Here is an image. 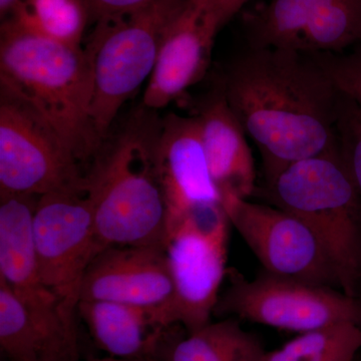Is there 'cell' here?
<instances>
[{"mask_svg":"<svg viewBox=\"0 0 361 361\" xmlns=\"http://www.w3.org/2000/svg\"><path fill=\"white\" fill-rule=\"evenodd\" d=\"M0 348L9 361H42L39 334L20 298L0 280Z\"/></svg>","mask_w":361,"mask_h":361,"instance_id":"ffe728a7","label":"cell"},{"mask_svg":"<svg viewBox=\"0 0 361 361\" xmlns=\"http://www.w3.org/2000/svg\"><path fill=\"white\" fill-rule=\"evenodd\" d=\"M78 317L97 348L123 360L165 361L176 339L159 311L111 301L80 300Z\"/></svg>","mask_w":361,"mask_h":361,"instance_id":"9a60e30c","label":"cell"},{"mask_svg":"<svg viewBox=\"0 0 361 361\" xmlns=\"http://www.w3.org/2000/svg\"><path fill=\"white\" fill-rule=\"evenodd\" d=\"M20 1L21 0H0V16H1V20H6Z\"/></svg>","mask_w":361,"mask_h":361,"instance_id":"d4e9b609","label":"cell"},{"mask_svg":"<svg viewBox=\"0 0 361 361\" xmlns=\"http://www.w3.org/2000/svg\"><path fill=\"white\" fill-rule=\"evenodd\" d=\"M89 7L90 20L116 18L133 13L149 4L152 0H85Z\"/></svg>","mask_w":361,"mask_h":361,"instance_id":"603a6c76","label":"cell"},{"mask_svg":"<svg viewBox=\"0 0 361 361\" xmlns=\"http://www.w3.org/2000/svg\"><path fill=\"white\" fill-rule=\"evenodd\" d=\"M219 82L260 152L265 182L292 163L338 149L341 94L312 54L247 47Z\"/></svg>","mask_w":361,"mask_h":361,"instance_id":"6da1fadb","label":"cell"},{"mask_svg":"<svg viewBox=\"0 0 361 361\" xmlns=\"http://www.w3.org/2000/svg\"><path fill=\"white\" fill-rule=\"evenodd\" d=\"M0 90L30 106L78 163L92 161L104 144L90 114L92 61L85 49L45 39L7 18L0 27Z\"/></svg>","mask_w":361,"mask_h":361,"instance_id":"3957f363","label":"cell"},{"mask_svg":"<svg viewBox=\"0 0 361 361\" xmlns=\"http://www.w3.org/2000/svg\"><path fill=\"white\" fill-rule=\"evenodd\" d=\"M324 0H269L244 14L248 47L308 54Z\"/></svg>","mask_w":361,"mask_h":361,"instance_id":"2e32d148","label":"cell"},{"mask_svg":"<svg viewBox=\"0 0 361 361\" xmlns=\"http://www.w3.org/2000/svg\"><path fill=\"white\" fill-rule=\"evenodd\" d=\"M227 278L229 284L214 310L217 317H234L299 334L341 323L361 326V300L339 289L274 276L263 270L250 280L236 269H228Z\"/></svg>","mask_w":361,"mask_h":361,"instance_id":"52a82bcc","label":"cell"},{"mask_svg":"<svg viewBox=\"0 0 361 361\" xmlns=\"http://www.w3.org/2000/svg\"><path fill=\"white\" fill-rule=\"evenodd\" d=\"M7 18L28 32L75 47H82L90 20L85 0H21Z\"/></svg>","mask_w":361,"mask_h":361,"instance_id":"ac0fdd59","label":"cell"},{"mask_svg":"<svg viewBox=\"0 0 361 361\" xmlns=\"http://www.w3.org/2000/svg\"><path fill=\"white\" fill-rule=\"evenodd\" d=\"M209 170L222 202L249 199L257 192L256 169L246 133L226 99L219 80L194 104Z\"/></svg>","mask_w":361,"mask_h":361,"instance_id":"5bb4252c","label":"cell"},{"mask_svg":"<svg viewBox=\"0 0 361 361\" xmlns=\"http://www.w3.org/2000/svg\"><path fill=\"white\" fill-rule=\"evenodd\" d=\"M217 9L225 25L239 13L250 0H211Z\"/></svg>","mask_w":361,"mask_h":361,"instance_id":"cb8c5ba5","label":"cell"},{"mask_svg":"<svg viewBox=\"0 0 361 361\" xmlns=\"http://www.w3.org/2000/svg\"><path fill=\"white\" fill-rule=\"evenodd\" d=\"M141 106L104 142L85 177L97 238L109 246H164L167 207L157 165L161 120Z\"/></svg>","mask_w":361,"mask_h":361,"instance_id":"7a4b0ae2","label":"cell"},{"mask_svg":"<svg viewBox=\"0 0 361 361\" xmlns=\"http://www.w3.org/2000/svg\"><path fill=\"white\" fill-rule=\"evenodd\" d=\"M266 353L260 339L246 331L240 320L225 317L176 339L165 361H263Z\"/></svg>","mask_w":361,"mask_h":361,"instance_id":"e0dca14e","label":"cell"},{"mask_svg":"<svg viewBox=\"0 0 361 361\" xmlns=\"http://www.w3.org/2000/svg\"><path fill=\"white\" fill-rule=\"evenodd\" d=\"M260 193L308 225L336 270L341 290L361 300V196L339 147L290 164Z\"/></svg>","mask_w":361,"mask_h":361,"instance_id":"277c9868","label":"cell"},{"mask_svg":"<svg viewBox=\"0 0 361 361\" xmlns=\"http://www.w3.org/2000/svg\"><path fill=\"white\" fill-rule=\"evenodd\" d=\"M225 25L211 0H185L161 39L142 106L158 111L180 101L205 77L214 42Z\"/></svg>","mask_w":361,"mask_h":361,"instance_id":"8fae6325","label":"cell"},{"mask_svg":"<svg viewBox=\"0 0 361 361\" xmlns=\"http://www.w3.org/2000/svg\"><path fill=\"white\" fill-rule=\"evenodd\" d=\"M222 205L230 224L266 273L341 290L336 270L304 221L283 209L249 199L232 197L223 200Z\"/></svg>","mask_w":361,"mask_h":361,"instance_id":"30bf717a","label":"cell"},{"mask_svg":"<svg viewBox=\"0 0 361 361\" xmlns=\"http://www.w3.org/2000/svg\"><path fill=\"white\" fill-rule=\"evenodd\" d=\"M80 165L30 106L0 90V195L85 192Z\"/></svg>","mask_w":361,"mask_h":361,"instance_id":"ba28073f","label":"cell"},{"mask_svg":"<svg viewBox=\"0 0 361 361\" xmlns=\"http://www.w3.org/2000/svg\"><path fill=\"white\" fill-rule=\"evenodd\" d=\"M336 129L342 160L361 196V108L342 94Z\"/></svg>","mask_w":361,"mask_h":361,"instance_id":"44dd1931","label":"cell"},{"mask_svg":"<svg viewBox=\"0 0 361 361\" xmlns=\"http://www.w3.org/2000/svg\"><path fill=\"white\" fill-rule=\"evenodd\" d=\"M360 353V325L341 323L303 332L263 361H355Z\"/></svg>","mask_w":361,"mask_h":361,"instance_id":"d6986e66","label":"cell"},{"mask_svg":"<svg viewBox=\"0 0 361 361\" xmlns=\"http://www.w3.org/2000/svg\"><path fill=\"white\" fill-rule=\"evenodd\" d=\"M355 361H361V356H360V355L357 356V358H356Z\"/></svg>","mask_w":361,"mask_h":361,"instance_id":"4316f807","label":"cell"},{"mask_svg":"<svg viewBox=\"0 0 361 361\" xmlns=\"http://www.w3.org/2000/svg\"><path fill=\"white\" fill-rule=\"evenodd\" d=\"M230 221L222 204L198 207L171 226L165 248L173 295L161 314L166 327L193 334L209 324L227 277Z\"/></svg>","mask_w":361,"mask_h":361,"instance_id":"8992f818","label":"cell"},{"mask_svg":"<svg viewBox=\"0 0 361 361\" xmlns=\"http://www.w3.org/2000/svg\"><path fill=\"white\" fill-rule=\"evenodd\" d=\"M157 165L167 207V230L198 207L222 204L194 116L168 114L161 118Z\"/></svg>","mask_w":361,"mask_h":361,"instance_id":"4fadbf2b","label":"cell"},{"mask_svg":"<svg viewBox=\"0 0 361 361\" xmlns=\"http://www.w3.org/2000/svg\"><path fill=\"white\" fill-rule=\"evenodd\" d=\"M337 89L361 108V44L339 54H312Z\"/></svg>","mask_w":361,"mask_h":361,"instance_id":"7402d4cb","label":"cell"},{"mask_svg":"<svg viewBox=\"0 0 361 361\" xmlns=\"http://www.w3.org/2000/svg\"><path fill=\"white\" fill-rule=\"evenodd\" d=\"M185 0H152L133 13L97 21L85 51L92 61L90 114L102 142L123 104L155 68L166 27Z\"/></svg>","mask_w":361,"mask_h":361,"instance_id":"5b68a950","label":"cell"},{"mask_svg":"<svg viewBox=\"0 0 361 361\" xmlns=\"http://www.w3.org/2000/svg\"><path fill=\"white\" fill-rule=\"evenodd\" d=\"M173 289L164 246H109L97 254L85 271L80 300L149 308L159 311L161 320Z\"/></svg>","mask_w":361,"mask_h":361,"instance_id":"7c38bea8","label":"cell"},{"mask_svg":"<svg viewBox=\"0 0 361 361\" xmlns=\"http://www.w3.org/2000/svg\"><path fill=\"white\" fill-rule=\"evenodd\" d=\"M87 361H149V360H123V358L113 357V356H104V357H90Z\"/></svg>","mask_w":361,"mask_h":361,"instance_id":"484cf974","label":"cell"},{"mask_svg":"<svg viewBox=\"0 0 361 361\" xmlns=\"http://www.w3.org/2000/svg\"><path fill=\"white\" fill-rule=\"evenodd\" d=\"M33 238L42 282L66 313L78 316L85 271L104 249L97 238L85 192H54L39 197L33 215Z\"/></svg>","mask_w":361,"mask_h":361,"instance_id":"9c48e42d","label":"cell"}]
</instances>
